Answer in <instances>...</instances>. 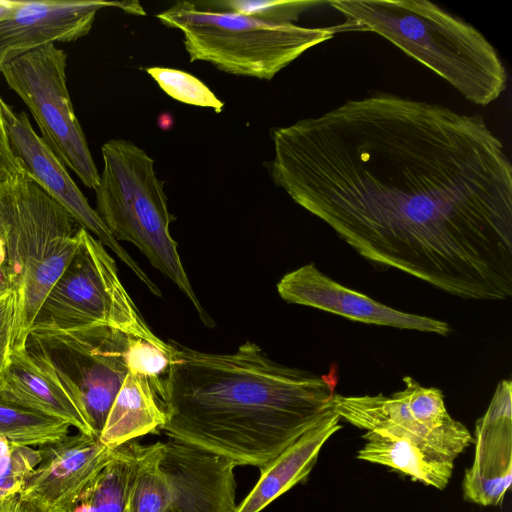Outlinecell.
<instances>
[{"label": "cell", "mask_w": 512, "mask_h": 512, "mask_svg": "<svg viewBox=\"0 0 512 512\" xmlns=\"http://www.w3.org/2000/svg\"><path fill=\"white\" fill-rule=\"evenodd\" d=\"M271 175L369 262L512 296V166L479 115L380 93L272 134Z\"/></svg>", "instance_id": "1"}, {"label": "cell", "mask_w": 512, "mask_h": 512, "mask_svg": "<svg viewBox=\"0 0 512 512\" xmlns=\"http://www.w3.org/2000/svg\"><path fill=\"white\" fill-rule=\"evenodd\" d=\"M170 344L169 438L261 469L333 411V380L275 362L256 343L220 354Z\"/></svg>", "instance_id": "2"}, {"label": "cell", "mask_w": 512, "mask_h": 512, "mask_svg": "<svg viewBox=\"0 0 512 512\" xmlns=\"http://www.w3.org/2000/svg\"><path fill=\"white\" fill-rule=\"evenodd\" d=\"M330 4L350 29L381 35L474 104L486 106L506 89V69L488 39L428 0H336Z\"/></svg>", "instance_id": "3"}, {"label": "cell", "mask_w": 512, "mask_h": 512, "mask_svg": "<svg viewBox=\"0 0 512 512\" xmlns=\"http://www.w3.org/2000/svg\"><path fill=\"white\" fill-rule=\"evenodd\" d=\"M103 171L96 192V212L119 242L135 245L153 267L188 298L207 327L215 322L200 303L170 233L172 215L154 170V160L136 144L111 139L102 146Z\"/></svg>", "instance_id": "4"}, {"label": "cell", "mask_w": 512, "mask_h": 512, "mask_svg": "<svg viewBox=\"0 0 512 512\" xmlns=\"http://www.w3.org/2000/svg\"><path fill=\"white\" fill-rule=\"evenodd\" d=\"M78 228L25 172L0 183V229L10 285L20 293L14 347L25 346L45 298L76 249Z\"/></svg>", "instance_id": "5"}, {"label": "cell", "mask_w": 512, "mask_h": 512, "mask_svg": "<svg viewBox=\"0 0 512 512\" xmlns=\"http://www.w3.org/2000/svg\"><path fill=\"white\" fill-rule=\"evenodd\" d=\"M156 17L183 33L191 62L206 61L229 74L264 80L339 30L273 23L187 1L176 2Z\"/></svg>", "instance_id": "6"}, {"label": "cell", "mask_w": 512, "mask_h": 512, "mask_svg": "<svg viewBox=\"0 0 512 512\" xmlns=\"http://www.w3.org/2000/svg\"><path fill=\"white\" fill-rule=\"evenodd\" d=\"M133 336L106 325L61 329L34 324L25 349L85 410L97 436L128 372Z\"/></svg>", "instance_id": "7"}, {"label": "cell", "mask_w": 512, "mask_h": 512, "mask_svg": "<svg viewBox=\"0 0 512 512\" xmlns=\"http://www.w3.org/2000/svg\"><path fill=\"white\" fill-rule=\"evenodd\" d=\"M76 235V249L45 298L34 324L61 329L106 325L159 347H168L169 343L157 337L143 319L106 247L81 227Z\"/></svg>", "instance_id": "8"}, {"label": "cell", "mask_w": 512, "mask_h": 512, "mask_svg": "<svg viewBox=\"0 0 512 512\" xmlns=\"http://www.w3.org/2000/svg\"><path fill=\"white\" fill-rule=\"evenodd\" d=\"M66 65L64 50L48 44L6 62L0 73L30 110L45 144L84 186L95 190L100 174L74 112Z\"/></svg>", "instance_id": "9"}, {"label": "cell", "mask_w": 512, "mask_h": 512, "mask_svg": "<svg viewBox=\"0 0 512 512\" xmlns=\"http://www.w3.org/2000/svg\"><path fill=\"white\" fill-rule=\"evenodd\" d=\"M391 395L334 394L332 409L351 425L366 431L405 438L428 453L454 461L472 443L470 431L448 413L440 389L424 387L410 376Z\"/></svg>", "instance_id": "10"}, {"label": "cell", "mask_w": 512, "mask_h": 512, "mask_svg": "<svg viewBox=\"0 0 512 512\" xmlns=\"http://www.w3.org/2000/svg\"><path fill=\"white\" fill-rule=\"evenodd\" d=\"M1 106L10 147L24 172L64 208L79 227L115 253L152 294L160 297V288L113 237L67 168L32 128L26 113L15 112L3 100Z\"/></svg>", "instance_id": "11"}, {"label": "cell", "mask_w": 512, "mask_h": 512, "mask_svg": "<svg viewBox=\"0 0 512 512\" xmlns=\"http://www.w3.org/2000/svg\"><path fill=\"white\" fill-rule=\"evenodd\" d=\"M109 6L145 15L137 1L1 0L0 67L39 47L84 37L90 32L97 12Z\"/></svg>", "instance_id": "12"}, {"label": "cell", "mask_w": 512, "mask_h": 512, "mask_svg": "<svg viewBox=\"0 0 512 512\" xmlns=\"http://www.w3.org/2000/svg\"><path fill=\"white\" fill-rule=\"evenodd\" d=\"M39 450L41 461L19 494L38 512H74L84 491L115 453L98 436L81 432Z\"/></svg>", "instance_id": "13"}, {"label": "cell", "mask_w": 512, "mask_h": 512, "mask_svg": "<svg viewBox=\"0 0 512 512\" xmlns=\"http://www.w3.org/2000/svg\"><path fill=\"white\" fill-rule=\"evenodd\" d=\"M280 297L299 304L327 311L365 324L448 335L445 321L403 312L382 304L360 292L349 289L309 263L285 274L277 284Z\"/></svg>", "instance_id": "14"}, {"label": "cell", "mask_w": 512, "mask_h": 512, "mask_svg": "<svg viewBox=\"0 0 512 512\" xmlns=\"http://www.w3.org/2000/svg\"><path fill=\"white\" fill-rule=\"evenodd\" d=\"M236 466L228 458L169 438L160 460L171 491L166 512H235Z\"/></svg>", "instance_id": "15"}, {"label": "cell", "mask_w": 512, "mask_h": 512, "mask_svg": "<svg viewBox=\"0 0 512 512\" xmlns=\"http://www.w3.org/2000/svg\"><path fill=\"white\" fill-rule=\"evenodd\" d=\"M475 456L465 470L463 498L481 506H500L512 481L511 381H501L486 413L477 420Z\"/></svg>", "instance_id": "16"}, {"label": "cell", "mask_w": 512, "mask_h": 512, "mask_svg": "<svg viewBox=\"0 0 512 512\" xmlns=\"http://www.w3.org/2000/svg\"><path fill=\"white\" fill-rule=\"evenodd\" d=\"M0 398L97 436L85 410L32 360L26 349L11 351L0 373Z\"/></svg>", "instance_id": "17"}, {"label": "cell", "mask_w": 512, "mask_h": 512, "mask_svg": "<svg viewBox=\"0 0 512 512\" xmlns=\"http://www.w3.org/2000/svg\"><path fill=\"white\" fill-rule=\"evenodd\" d=\"M340 417L330 412L260 469V477L237 505L235 512H260L275 499L303 482L315 466L320 450L342 428Z\"/></svg>", "instance_id": "18"}, {"label": "cell", "mask_w": 512, "mask_h": 512, "mask_svg": "<svg viewBox=\"0 0 512 512\" xmlns=\"http://www.w3.org/2000/svg\"><path fill=\"white\" fill-rule=\"evenodd\" d=\"M163 383L128 370L112 403L99 439L115 448L161 430L166 422Z\"/></svg>", "instance_id": "19"}, {"label": "cell", "mask_w": 512, "mask_h": 512, "mask_svg": "<svg viewBox=\"0 0 512 512\" xmlns=\"http://www.w3.org/2000/svg\"><path fill=\"white\" fill-rule=\"evenodd\" d=\"M365 445L356 458L386 466L412 481L443 490L449 483L454 461L432 455L405 438L366 431Z\"/></svg>", "instance_id": "20"}, {"label": "cell", "mask_w": 512, "mask_h": 512, "mask_svg": "<svg viewBox=\"0 0 512 512\" xmlns=\"http://www.w3.org/2000/svg\"><path fill=\"white\" fill-rule=\"evenodd\" d=\"M137 440L115 447L113 458L84 491L74 512H128L132 489L147 453Z\"/></svg>", "instance_id": "21"}, {"label": "cell", "mask_w": 512, "mask_h": 512, "mask_svg": "<svg viewBox=\"0 0 512 512\" xmlns=\"http://www.w3.org/2000/svg\"><path fill=\"white\" fill-rule=\"evenodd\" d=\"M69 428L63 421L0 398V435L13 443L39 447L63 439Z\"/></svg>", "instance_id": "22"}, {"label": "cell", "mask_w": 512, "mask_h": 512, "mask_svg": "<svg viewBox=\"0 0 512 512\" xmlns=\"http://www.w3.org/2000/svg\"><path fill=\"white\" fill-rule=\"evenodd\" d=\"M163 443L148 445L137 474L128 512H166L171 503L168 480L160 467Z\"/></svg>", "instance_id": "23"}, {"label": "cell", "mask_w": 512, "mask_h": 512, "mask_svg": "<svg viewBox=\"0 0 512 512\" xmlns=\"http://www.w3.org/2000/svg\"><path fill=\"white\" fill-rule=\"evenodd\" d=\"M146 72L170 97L194 106L210 107L220 113L224 103L198 78L177 69L150 67Z\"/></svg>", "instance_id": "24"}, {"label": "cell", "mask_w": 512, "mask_h": 512, "mask_svg": "<svg viewBox=\"0 0 512 512\" xmlns=\"http://www.w3.org/2000/svg\"><path fill=\"white\" fill-rule=\"evenodd\" d=\"M315 1L224 0L209 2L214 9L232 11L273 23H292L317 4Z\"/></svg>", "instance_id": "25"}, {"label": "cell", "mask_w": 512, "mask_h": 512, "mask_svg": "<svg viewBox=\"0 0 512 512\" xmlns=\"http://www.w3.org/2000/svg\"><path fill=\"white\" fill-rule=\"evenodd\" d=\"M40 461L39 448L14 443L0 459V500L18 496Z\"/></svg>", "instance_id": "26"}, {"label": "cell", "mask_w": 512, "mask_h": 512, "mask_svg": "<svg viewBox=\"0 0 512 512\" xmlns=\"http://www.w3.org/2000/svg\"><path fill=\"white\" fill-rule=\"evenodd\" d=\"M159 347L148 341L133 337L127 350L128 370L146 375L162 384L171 362L172 346Z\"/></svg>", "instance_id": "27"}, {"label": "cell", "mask_w": 512, "mask_h": 512, "mask_svg": "<svg viewBox=\"0 0 512 512\" xmlns=\"http://www.w3.org/2000/svg\"><path fill=\"white\" fill-rule=\"evenodd\" d=\"M19 302L20 293L17 290H9L0 296V373L10 359Z\"/></svg>", "instance_id": "28"}, {"label": "cell", "mask_w": 512, "mask_h": 512, "mask_svg": "<svg viewBox=\"0 0 512 512\" xmlns=\"http://www.w3.org/2000/svg\"><path fill=\"white\" fill-rule=\"evenodd\" d=\"M2 100L0 97V183L24 173L10 147L2 112Z\"/></svg>", "instance_id": "29"}, {"label": "cell", "mask_w": 512, "mask_h": 512, "mask_svg": "<svg viewBox=\"0 0 512 512\" xmlns=\"http://www.w3.org/2000/svg\"><path fill=\"white\" fill-rule=\"evenodd\" d=\"M9 290L12 289L10 285L7 249L4 236L0 229V295Z\"/></svg>", "instance_id": "30"}, {"label": "cell", "mask_w": 512, "mask_h": 512, "mask_svg": "<svg viewBox=\"0 0 512 512\" xmlns=\"http://www.w3.org/2000/svg\"><path fill=\"white\" fill-rule=\"evenodd\" d=\"M19 495L0 500V512H18Z\"/></svg>", "instance_id": "31"}, {"label": "cell", "mask_w": 512, "mask_h": 512, "mask_svg": "<svg viewBox=\"0 0 512 512\" xmlns=\"http://www.w3.org/2000/svg\"><path fill=\"white\" fill-rule=\"evenodd\" d=\"M13 444L6 437L0 435V459L10 452Z\"/></svg>", "instance_id": "32"}, {"label": "cell", "mask_w": 512, "mask_h": 512, "mask_svg": "<svg viewBox=\"0 0 512 512\" xmlns=\"http://www.w3.org/2000/svg\"><path fill=\"white\" fill-rule=\"evenodd\" d=\"M18 512H38V511L36 509H34L32 506H30L29 504H27L19 499Z\"/></svg>", "instance_id": "33"}, {"label": "cell", "mask_w": 512, "mask_h": 512, "mask_svg": "<svg viewBox=\"0 0 512 512\" xmlns=\"http://www.w3.org/2000/svg\"><path fill=\"white\" fill-rule=\"evenodd\" d=\"M0 5H1V0H0Z\"/></svg>", "instance_id": "34"}, {"label": "cell", "mask_w": 512, "mask_h": 512, "mask_svg": "<svg viewBox=\"0 0 512 512\" xmlns=\"http://www.w3.org/2000/svg\"><path fill=\"white\" fill-rule=\"evenodd\" d=\"M1 296V295H0Z\"/></svg>", "instance_id": "35"}]
</instances>
